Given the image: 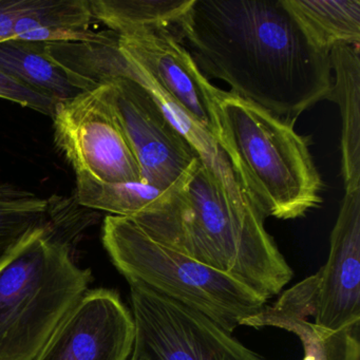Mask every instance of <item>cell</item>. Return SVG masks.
Returning a JSON list of instances; mask_svg holds the SVG:
<instances>
[{
	"label": "cell",
	"instance_id": "6da1fadb",
	"mask_svg": "<svg viewBox=\"0 0 360 360\" xmlns=\"http://www.w3.org/2000/svg\"><path fill=\"white\" fill-rule=\"evenodd\" d=\"M176 35L206 79L225 82L231 94L290 125L328 100L330 50L285 0H195Z\"/></svg>",
	"mask_w": 360,
	"mask_h": 360
},
{
	"label": "cell",
	"instance_id": "7a4b0ae2",
	"mask_svg": "<svg viewBox=\"0 0 360 360\" xmlns=\"http://www.w3.org/2000/svg\"><path fill=\"white\" fill-rule=\"evenodd\" d=\"M130 219L160 243L226 274L267 301L294 276L237 176L202 161L169 199Z\"/></svg>",
	"mask_w": 360,
	"mask_h": 360
},
{
	"label": "cell",
	"instance_id": "3957f363",
	"mask_svg": "<svg viewBox=\"0 0 360 360\" xmlns=\"http://www.w3.org/2000/svg\"><path fill=\"white\" fill-rule=\"evenodd\" d=\"M47 222L0 262V360H35L92 281L73 241L94 214L75 197L49 199Z\"/></svg>",
	"mask_w": 360,
	"mask_h": 360
},
{
	"label": "cell",
	"instance_id": "277c9868",
	"mask_svg": "<svg viewBox=\"0 0 360 360\" xmlns=\"http://www.w3.org/2000/svg\"><path fill=\"white\" fill-rule=\"evenodd\" d=\"M220 147L265 218H300L322 202L309 139L264 109L220 89Z\"/></svg>",
	"mask_w": 360,
	"mask_h": 360
},
{
	"label": "cell",
	"instance_id": "5b68a950",
	"mask_svg": "<svg viewBox=\"0 0 360 360\" xmlns=\"http://www.w3.org/2000/svg\"><path fill=\"white\" fill-rule=\"evenodd\" d=\"M103 244L129 283L200 311L231 334L267 304L238 280L160 243L132 219L107 216Z\"/></svg>",
	"mask_w": 360,
	"mask_h": 360
},
{
	"label": "cell",
	"instance_id": "8992f818",
	"mask_svg": "<svg viewBox=\"0 0 360 360\" xmlns=\"http://www.w3.org/2000/svg\"><path fill=\"white\" fill-rule=\"evenodd\" d=\"M82 71L92 88L108 85L113 110L140 165L141 183L181 188L201 158L148 88L128 72L117 39L89 46Z\"/></svg>",
	"mask_w": 360,
	"mask_h": 360
},
{
	"label": "cell",
	"instance_id": "52a82bcc",
	"mask_svg": "<svg viewBox=\"0 0 360 360\" xmlns=\"http://www.w3.org/2000/svg\"><path fill=\"white\" fill-rule=\"evenodd\" d=\"M117 47L153 84L151 92L184 136L202 130L220 146L218 94L170 31L117 35Z\"/></svg>",
	"mask_w": 360,
	"mask_h": 360
},
{
	"label": "cell",
	"instance_id": "ba28073f",
	"mask_svg": "<svg viewBox=\"0 0 360 360\" xmlns=\"http://www.w3.org/2000/svg\"><path fill=\"white\" fill-rule=\"evenodd\" d=\"M132 360H264L207 316L129 283Z\"/></svg>",
	"mask_w": 360,
	"mask_h": 360
},
{
	"label": "cell",
	"instance_id": "9c48e42d",
	"mask_svg": "<svg viewBox=\"0 0 360 360\" xmlns=\"http://www.w3.org/2000/svg\"><path fill=\"white\" fill-rule=\"evenodd\" d=\"M277 301L326 330L359 328L360 188L345 191L326 264Z\"/></svg>",
	"mask_w": 360,
	"mask_h": 360
},
{
	"label": "cell",
	"instance_id": "30bf717a",
	"mask_svg": "<svg viewBox=\"0 0 360 360\" xmlns=\"http://www.w3.org/2000/svg\"><path fill=\"white\" fill-rule=\"evenodd\" d=\"M54 141L75 169L105 183L141 182L138 160L117 121L107 84L58 103Z\"/></svg>",
	"mask_w": 360,
	"mask_h": 360
},
{
	"label": "cell",
	"instance_id": "8fae6325",
	"mask_svg": "<svg viewBox=\"0 0 360 360\" xmlns=\"http://www.w3.org/2000/svg\"><path fill=\"white\" fill-rule=\"evenodd\" d=\"M136 326L117 290H88L35 360H128Z\"/></svg>",
	"mask_w": 360,
	"mask_h": 360
},
{
	"label": "cell",
	"instance_id": "7c38bea8",
	"mask_svg": "<svg viewBox=\"0 0 360 360\" xmlns=\"http://www.w3.org/2000/svg\"><path fill=\"white\" fill-rule=\"evenodd\" d=\"M335 72L328 100L338 105L341 155L345 191L360 188V50L359 44H339L330 50Z\"/></svg>",
	"mask_w": 360,
	"mask_h": 360
},
{
	"label": "cell",
	"instance_id": "4fadbf2b",
	"mask_svg": "<svg viewBox=\"0 0 360 360\" xmlns=\"http://www.w3.org/2000/svg\"><path fill=\"white\" fill-rule=\"evenodd\" d=\"M89 0H32L14 20L13 39L39 43H102L108 32L90 30Z\"/></svg>",
	"mask_w": 360,
	"mask_h": 360
},
{
	"label": "cell",
	"instance_id": "5bb4252c",
	"mask_svg": "<svg viewBox=\"0 0 360 360\" xmlns=\"http://www.w3.org/2000/svg\"><path fill=\"white\" fill-rule=\"evenodd\" d=\"M0 69L56 103L88 91L53 58L47 43L20 39L0 43Z\"/></svg>",
	"mask_w": 360,
	"mask_h": 360
},
{
	"label": "cell",
	"instance_id": "9a60e30c",
	"mask_svg": "<svg viewBox=\"0 0 360 360\" xmlns=\"http://www.w3.org/2000/svg\"><path fill=\"white\" fill-rule=\"evenodd\" d=\"M242 326L292 333L302 343L303 360H360L359 328L326 330L278 301L265 305L260 313L244 320Z\"/></svg>",
	"mask_w": 360,
	"mask_h": 360
},
{
	"label": "cell",
	"instance_id": "2e32d148",
	"mask_svg": "<svg viewBox=\"0 0 360 360\" xmlns=\"http://www.w3.org/2000/svg\"><path fill=\"white\" fill-rule=\"evenodd\" d=\"M195 0H89L92 18L119 37L170 31L176 35L181 20Z\"/></svg>",
	"mask_w": 360,
	"mask_h": 360
},
{
	"label": "cell",
	"instance_id": "e0dca14e",
	"mask_svg": "<svg viewBox=\"0 0 360 360\" xmlns=\"http://www.w3.org/2000/svg\"><path fill=\"white\" fill-rule=\"evenodd\" d=\"M176 191H163L141 182L105 183L77 174L75 199L88 210L134 218L155 210Z\"/></svg>",
	"mask_w": 360,
	"mask_h": 360
},
{
	"label": "cell",
	"instance_id": "ac0fdd59",
	"mask_svg": "<svg viewBox=\"0 0 360 360\" xmlns=\"http://www.w3.org/2000/svg\"><path fill=\"white\" fill-rule=\"evenodd\" d=\"M320 47L360 43V0H285Z\"/></svg>",
	"mask_w": 360,
	"mask_h": 360
},
{
	"label": "cell",
	"instance_id": "d6986e66",
	"mask_svg": "<svg viewBox=\"0 0 360 360\" xmlns=\"http://www.w3.org/2000/svg\"><path fill=\"white\" fill-rule=\"evenodd\" d=\"M49 207V199L0 184V262L47 222Z\"/></svg>",
	"mask_w": 360,
	"mask_h": 360
},
{
	"label": "cell",
	"instance_id": "ffe728a7",
	"mask_svg": "<svg viewBox=\"0 0 360 360\" xmlns=\"http://www.w3.org/2000/svg\"><path fill=\"white\" fill-rule=\"evenodd\" d=\"M0 98L53 117L58 103L31 89L0 69Z\"/></svg>",
	"mask_w": 360,
	"mask_h": 360
},
{
	"label": "cell",
	"instance_id": "44dd1931",
	"mask_svg": "<svg viewBox=\"0 0 360 360\" xmlns=\"http://www.w3.org/2000/svg\"><path fill=\"white\" fill-rule=\"evenodd\" d=\"M32 0H0V43L13 39L14 20L30 8Z\"/></svg>",
	"mask_w": 360,
	"mask_h": 360
},
{
	"label": "cell",
	"instance_id": "7402d4cb",
	"mask_svg": "<svg viewBox=\"0 0 360 360\" xmlns=\"http://www.w3.org/2000/svg\"><path fill=\"white\" fill-rule=\"evenodd\" d=\"M130 360H132V359H130Z\"/></svg>",
	"mask_w": 360,
	"mask_h": 360
}]
</instances>
